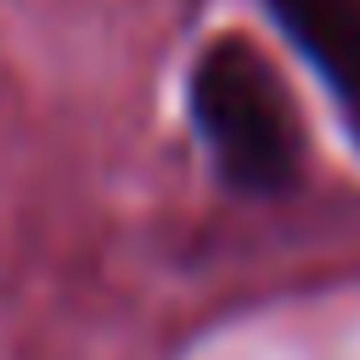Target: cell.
Masks as SVG:
<instances>
[{
  "mask_svg": "<svg viewBox=\"0 0 360 360\" xmlns=\"http://www.w3.org/2000/svg\"><path fill=\"white\" fill-rule=\"evenodd\" d=\"M264 11L360 146V0H264Z\"/></svg>",
  "mask_w": 360,
  "mask_h": 360,
  "instance_id": "cell-2",
  "label": "cell"
},
{
  "mask_svg": "<svg viewBox=\"0 0 360 360\" xmlns=\"http://www.w3.org/2000/svg\"><path fill=\"white\" fill-rule=\"evenodd\" d=\"M180 107L214 191L231 202L276 208L309 186V118L287 68L248 28H214L191 45Z\"/></svg>",
  "mask_w": 360,
  "mask_h": 360,
  "instance_id": "cell-1",
  "label": "cell"
}]
</instances>
